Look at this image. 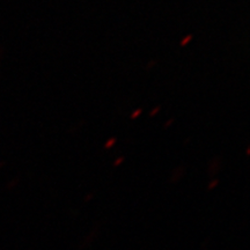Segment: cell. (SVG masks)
I'll return each instance as SVG.
<instances>
[{
    "mask_svg": "<svg viewBox=\"0 0 250 250\" xmlns=\"http://www.w3.org/2000/svg\"><path fill=\"white\" fill-rule=\"evenodd\" d=\"M114 144H115V139L112 138V139L109 140V142H108L107 144H105V148H109V147H110V146L114 145Z\"/></svg>",
    "mask_w": 250,
    "mask_h": 250,
    "instance_id": "1",
    "label": "cell"
},
{
    "mask_svg": "<svg viewBox=\"0 0 250 250\" xmlns=\"http://www.w3.org/2000/svg\"><path fill=\"white\" fill-rule=\"evenodd\" d=\"M190 40H191V36H188V37H187V39H184V40L182 41V44H181V45H182V46H184V45H186V44H187V43H188V42H189V41H190Z\"/></svg>",
    "mask_w": 250,
    "mask_h": 250,
    "instance_id": "2",
    "label": "cell"
},
{
    "mask_svg": "<svg viewBox=\"0 0 250 250\" xmlns=\"http://www.w3.org/2000/svg\"><path fill=\"white\" fill-rule=\"evenodd\" d=\"M140 114H142V110H136V112H134L132 116H131V118H136V117L138 116V115H140Z\"/></svg>",
    "mask_w": 250,
    "mask_h": 250,
    "instance_id": "3",
    "label": "cell"
},
{
    "mask_svg": "<svg viewBox=\"0 0 250 250\" xmlns=\"http://www.w3.org/2000/svg\"><path fill=\"white\" fill-rule=\"evenodd\" d=\"M217 183H218L217 181H215L214 183H211V184H210V187H208V189H213V188L215 187V184H217Z\"/></svg>",
    "mask_w": 250,
    "mask_h": 250,
    "instance_id": "4",
    "label": "cell"
},
{
    "mask_svg": "<svg viewBox=\"0 0 250 250\" xmlns=\"http://www.w3.org/2000/svg\"><path fill=\"white\" fill-rule=\"evenodd\" d=\"M122 161H123V159H120V160H118V161H116V162H115V166H118V165H120L121 164V162Z\"/></svg>",
    "mask_w": 250,
    "mask_h": 250,
    "instance_id": "5",
    "label": "cell"
}]
</instances>
